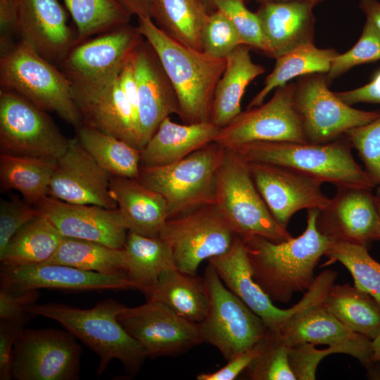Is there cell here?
Segmentation results:
<instances>
[{"instance_id":"obj_26","label":"cell","mask_w":380,"mask_h":380,"mask_svg":"<svg viewBox=\"0 0 380 380\" xmlns=\"http://www.w3.org/2000/svg\"><path fill=\"white\" fill-rule=\"evenodd\" d=\"M220 128L210 122L178 124L166 118L140 151V166L176 163L214 142Z\"/></svg>"},{"instance_id":"obj_8","label":"cell","mask_w":380,"mask_h":380,"mask_svg":"<svg viewBox=\"0 0 380 380\" xmlns=\"http://www.w3.org/2000/svg\"><path fill=\"white\" fill-rule=\"evenodd\" d=\"M143 39L138 27L128 23L77 42L59 62L75 103L107 88Z\"/></svg>"},{"instance_id":"obj_22","label":"cell","mask_w":380,"mask_h":380,"mask_svg":"<svg viewBox=\"0 0 380 380\" xmlns=\"http://www.w3.org/2000/svg\"><path fill=\"white\" fill-rule=\"evenodd\" d=\"M35 206L64 236L124 248L129 231L118 209L71 204L49 196Z\"/></svg>"},{"instance_id":"obj_15","label":"cell","mask_w":380,"mask_h":380,"mask_svg":"<svg viewBox=\"0 0 380 380\" xmlns=\"http://www.w3.org/2000/svg\"><path fill=\"white\" fill-rule=\"evenodd\" d=\"M324 73L300 77L296 82L295 106L303 118L308 144H322L380 117V110L351 107L328 88Z\"/></svg>"},{"instance_id":"obj_43","label":"cell","mask_w":380,"mask_h":380,"mask_svg":"<svg viewBox=\"0 0 380 380\" xmlns=\"http://www.w3.org/2000/svg\"><path fill=\"white\" fill-rule=\"evenodd\" d=\"M202 51L217 58H225L243 44L230 19L217 9L209 13L201 34Z\"/></svg>"},{"instance_id":"obj_24","label":"cell","mask_w":380,"mask_h":380,"mask_svg":"<svg viewBox=\"0 0 380 380\" xmlns=\"http://www.w3.org/2000/svg\"><path fill=\"white\" fill-rule=\"evenodd\" d=\"M277 334L288 346L310 343L349 347L366 369L372 365V341L341 323L322 302L296 313Z\"/></svg>"},{"instance_id":"obj_29","label":"cell","mask_w":380,"mask_h":380,"mask_svg":"<svg viewBox=\"0 0 380 380\" xmlns=\"http://www.w3.org/2000/svg\"><path fill=\"white\" fill-rule=\"evenodd\" d=\"M250 50V46L241 44L225 58L226 67L215 88L210 115V122L220 129L241 112L247 86L265 70L253 62Z\"/></svg>"},{"instance_id":"obj_20","label":"cell","mask_w":380,"mask_h":380,"mask_svg":"<svg viewBox=\"0 0 380 380\" xmlns=\"http://www.w3.org/2000/svg\"><path fill=\"white\" fill-rule=\"evenodd\" d=\"M0 281L1 288L13 291L39 289L70 291L136 289L126 272L103 274L46 262L1 265Z\"/></svg>"},{"instance_id":"obj_54","label":"cell","mask_w":380,"mask_h":380,"mask_svg":"<svg viewBox=\"0 0 380 380\" xmlns=\"http://www.w3.org/2000/svg\"><path fill=\"white\" fill-rule=\"evenodd\" d=\"M359 8L366 18L371 20L380 31V2L378 0H360Z\"/></svg>"},{"instance_id":"obj_53","label":"cell","mask_w":380,"mask_h":380,"mask_svg":"<svg viewBox=\"0 0 380 380\" xmlns=\"http://www.w3.org/2000/svg\"><path fill=\"white\" fill-rule=\"evenodd\" d=\"M137 17L151 18L152 0H118Z\"/></svg>"},{"instance_id":"obj_3","label":"cell","mask_w":380,"mask_h":380,"mask_svg":"<svg viewBox=\"0 0 380 380\" xmlns=\"http://www.w3.org/2000/svg\"><path fill=\"white\" fill-rule=\"evenodd\" d=\"M126 306L114 299H106L94 307L81 309L60 303H33L26 311L60 323L90 348L100 359L98 375L105 372L113 359L120 360L130 376L139 371L146 353L118 319Z\"/></svg>"},{"instance_id":"obj_6","label":"cell","mask_w":380,"mask_h":380,"mask_svg":"<svg viewBox=\"0 0 380 380\" xmlns=\"http://www.w3.org/2000/svg\"><path fill=\"white\" fill-rule=\"evenodd\" d=\"M1 89L14 91L45 111L56 113L76 128L82 117L63 72L25 42L1 53Z\"/></svg>"},{"instance_id":"obj_38","label":"cell","mask_w":380,"mask_h":380,"mask_svg":"<svg viewBox=\"0 0 380 380\" xmlns=\"http://www.w3.org/2000/svg\"><path fill=\"white\" fill-rule=\"evenodd\" d=\"M44 262L103 274L126 272L124 248H114L98 242L66 236L52 257Z\"/></svg>"},{"instance_id":"obj_33","label":"cell","mask_w":380,"mask_h":380,"mask_svg":"<svg viewBox=\"0 0 380 380\" xmlns=\"http://www.w3.org/2000/svg\"><path fill=\"white\" fill-rule=\"evenodd\" d=\"M209 13L201 0H152L151 18L177 42L201 51V34Z\"/></svg>"},{"instance_id":"obj_25","label":"cell","mask_w":380,"mask_h":380,"mask_svg":"<svg viewBox=\"0 0 380 380\" xmlns=\"http://www.w3.org/2000/svg\"><path fill=\"white\" fill-rule=\"evenodd\" d=\"M315 6L300 1L260 4L256 13L261 24L265 53L276 58L300 46L312 43Z\"/></svg>"},{"instance_id":"obj_46","label":"cell","mask_w":380,"mask_h":380,"mask_svg":"<svg viewBox=\"0 0 380 380\" xmlns=\"http://www.w3.org/2000/svg\"><path fill=\"white\" fill-rule=\"evenodd\" d=\"M334 353H345L357 359V353L352 348L344 346H331L319 350L315 345L303 343L289 348V360L291 369L298 380H314L320 361Z\"/></svg>"},{"instance_id":"obj_37","label":"cell","mask_w":380,"mask_h":380,"mask_svg":"<svg viewBox=\"0 0 380 380\" xmlns=\"http://www.w3.org/2000/svg\"><path fill=\"white\" fill-rule=\"evenodd\" d=\"M77 137L84 149L111 176L137 179L140 151L126 141L81 124Z\"/></svg>"},{"instance_id":"obj_2","label":"cell","mask_w":380,"mask_h":380,"mask_svg":"<svg viewBox=\"0 0 380 380\" xmlns=\"http://www.w3.org/2000/svg\"><path fill=\"white\" fill-rule=\"evenodd\" d=\"M138 29L153 47L176 91L184 124L210 122L217 84L226 59L186 46L164 33L151 18L138 17Z\"/></svg>"},{"instance_id":"obj_42","label":"cell","mask_w":380,"mask_h":380,"mask_svg":"<svg viewBox=\"0 0 380 380\" xmlns=\"http://www.w3.org/2000/svg\"><path fill=\"white\" fill-rule=\"evenodd\" d=\"M380 60V31L366 18L362 32L357 43L344 53H338L332 60L325 74L328 84L352 68Z\"/></svg>"},{"instance_id":"obj_7","label":"cell","mask_w":380,"mask_h":380,"mask_svg":"<svg viewBox=\"0 0 380 380\" xmlns=\"http://www.w3.org/2000/svg\"><path fill=\"white\" fill-rule=\"evenodd\" d=\"M215 205L235 234L259 236L274 242L292 236L272 215L252 178L248 162L224 148L216 182Z\"/></svg>"},{"instance_id":"obj_55","label":"cell","mask_w":380,"mask_h":380,"mask_svg":"<svg viewBox=\"0 0 380 380\" xmlns=\"http://www.w3.org/2000/svg\"><path fill=\"white\" fill-rule=\"evenodd\" d=\"M378 361H380V334L372 340V353L371 356L372 365L374 362Z\"/></svg>"},{"instance_id":"obj_9","label":"cell","mask_w":380,"mask_h":380,"mask_svg":"<svg viewBox=\"0 0 380 380\" xmlns=\"http://www.w3.org/2000/svg\"><path fill=\"white\" fill-rule=\"evenodd\" d=\"M213 265L224 284L238 296L272 332L278 333L296 313L321 303L337 277V272L326 270L315 277L302 299L288 309H280L257 284L253 277L246 248L236 236L231 248L225 253L211 258Z\"/></svg>"},{"instance_id":"obj_39","label":"cell","mask_w":380,"mask_h":380,"mask_svg":"<svg viewBox=\"0 0 380 380\" xmlns=\"http://www.w3.org/2000/svg\"><path fill=\"white\" fill-rule=\"evenodd\" d=\"M76 26L77 42L129 23L132 14L118 0H63Z\"/></svg>"},{"instance_id":"obj_11","label":"cell","mask_w":380,"mask_h":380,"mask_svg":"<svg viewBox=\"0 0 380 380\" xmlns=\"http://www.w3.org/2000/svg\"><path fill=\"white\" fill-rule=\"evenodd\" d=\"M236 237L215 204L168 219L160 234L171 251L175 267L189 274H196L203 261L227 252Z\"/></svg>"},{"instance_id":"obj_50","label":"cell","mask_w":380,"mask_h":380,"mask_svg":"<svg viewBox=\"0 0 380 380\" xmlns=\"http://www.w3.org/2000/svg\"><path fill=\"white\" fill-rule=\"evenodd\" d=\"M258 352V344L252 349L241 353L227 361L221 369L212 373L197 375L198 380H234L245 371Z\"/></svg>"},{"instance_id":"obj_12","label":"cell","mask_w":380,"mask_h":380,"mask_svg":"<svg viewBox=\"0 0 380 380\" xmlns=\"http://www.w3.org/2000/svg\"><path fill=\"white\" fill-rule=\"evenodd\" d=\"M69 139L48 115L20 94L0 90L1 153L58 159Z\"/></svg>"},{"instance_id":"obj_21","label":"cell","mask_w":380,"mask_h":380,"mask_svg":"<svg viewBox=\"0 0 380 380\" xmlns=\"http://www.w3.org/2000/svg\"><path fill=\"white\" fill-rule=\"evenodd\" d=\"M334 196L319 210L316 226L332 241H346L368 248L379 241V216L372 190L336 188Z\"/></svg>"},{"instance_id":"obj_51","label":"cell","mask_w":380,"mask_h":380,"mask_svg":"<svg viewBox=\"0 0 380 380\" xmlns=\"http://www.w3.org/2000/svg\"><path fill=\"white\" fill-rule=\"evenodd\" d=\"M336 94L341 100L350 106L357 103H380V69L365 85Z\"/></svg>"},{"instance_id":"obj_19","label":"cell","mask_w":380,"mask_h":380,"mask_svg":"<svg viewBox=\"0 0 380 380\" xmlns=\"http://www.w3.org/2000/svg\"><path fill=\"white\" fill-rule=\"evenodd\" d=\"M138 93L139 147L141 151L164 119L179 115L175 88L153 47L144 38L131 53Z\"/></svg>"},{"instance_id":"obj_41","label":"cell","mask_w":380,"mask_h":380,"mask_svg":"<svg viewBox=\"0 0 380 380\" xmlns=\"http://www.w3.org/2000/svg\"><path fill=\"white\" fill-rule=\"evenodd\" d=\"M289 348L270 330L258 343V352L245 370L253 380H296L289 360Z\"/></svg>"},{"instance_id":"obj_48","label":"cell","mask_w":380,"mask_h":380,"mask_svg":"<svg viewBox=\"0 0 380 380\" xmlns=\"http://www.w3.org/2000/svg\"><path fill=\"white\" fill-rule=\"evenodd\" d=\"M38 290L13 291L0 288V319L24 325L29 319L26 306L35 303Z\"/></svg>"},{"instance_id":"obj_14","label":"cell","mask_w":380,"mask_h":380,"mask_svg":"<svg viewBox=\"0 0 380 380\" xmlns=\"http://www.w3.org/2000/svg\"><path fill=\"white\" fill-rule=\"evenodd\" d=\"M82 350L68 331L22 329L12 356L15 380H77Z\"/></svg>"},{"instance_id":"obj_31","label":"cell","mask_w":380,"mask_h":380,"mask_svg":"<svg viewBox=\"0 0 380 380\" xmlns=\"http://www.w3.org/2000/svg\"><path fill=\"white\" fill-rule=\"evenodd\" d=\"M126 273L147 300L154 291L161 274L175 267L171 251L160 238L128 232L124 246Z\"/></svg>"},{"instance_id":"obj_34","label":"cell","mask_w":380,"mask_h":380,"mask_svg":"<svg viewBox=\"0 0 380 380\" xmlns=\"http://www.w3.org/2000/svg\"><path fill=\"white\" fill-rule=\"evenodd\" d=\"M56 159L1 153L0 182L4 191H19L34 205L48 196Z\"/></svg>"},{"instance_id":"obj_28","label":"cell","mask_w":380,"mask_h":380,"mask_svg":"<svg viewBox=\"0 0 380 380\" xmlns=\"http://www.w3.org/2000/svg\"><path fill=\"white\" fill-rule=\"evenodd\" d=\"M75 104L82 124L114 136L139 150L137 117L120 87L119 75L107 88Z\"/></svg>"},{"instance_id":"obj_27","label":"cell","mask_w":380,"mask_h":380,"mask_svg":"<svg viewBox=\"0 0 380 380\" xmlns=\"http://www.w3.org/2000/svg\"><path fill=\"white\" fill-rule=\"evenodd\" d=\"M110 185L128 231L144 236L160 238L168 219L164 198L137 179L112 176Z\"/></svg>"},{"instance_id":"obj_17","label":"cell","mask_w":380,"mask_h":380,"mask_svg":"<svg viewBox=\"0 0 380 380\" xmlns=\"http://www.w3.org/2000/svg\"><path fill=\"white\" fill-rule=\"evenodd\" d=\"M111 177L75 137L69 139L66 151L57 159L48 196L71 204L118 209L110 191Z\"/></svg>"},{"instance_id":"obj_45","label":"cell","mask_w":380,"mask_h":380,"mask_svg":"<svg viewBox=\"0 0 380 380\" xmlns=\"http://www.w3.org/2000/svg\"><path fill=\"white\" fill-rule=\"evenodd\" d=\"M244 0H216V10L222 11L232 22L241 42L265 53L261 24L256 13L251 12Z\"/></svg>"},{"instance_id":"obj_10","label":"cell","mask_w":380,"mask_h":380,"mask_svg":"<svg viewBox=\"0 0 380 380\" xmlns=\"http://www.w3.org/2000/svg\"><path fill=\"white\" fill-rule=\"evenodd\" d=\"M204 280L209 308L198 324L203 342L215 346L227 361L255 347L269 333L262 320L222 282L210 263Z\"/></svg>"},{"instance_id":"obj_57","label":"cell","mask_w":380,"mask_h":380,"mask_svg":"<svg viewBox=\"0 0 380 380\" xmlns=\"http://www.w3.org/2000/svg\"><path fill=\"white\" fill-rule=\"evenodd\" d=\"M257 2L262 4L265 2H279V1H306L311 3L316 6L317 4L321 3L324 0H255Z\"/></svg>"},{"instance_id":"obj_35","label":"cell","mask_w":380,"mask_h":380,"mask_svg":"<svg viewBox=\"0 0 380 380\" xmlns=\"http://www.w3.org/2000/svg\"><path fill=\"white\" fill-rule=\"evenodd\" d=\"M64 236L41 213L22 227L12 238L0 258L1 265L24 266L49 260Z\"/></svg>"},{"instance_id":"obj_52","label":"cell","mask_w":380,"mask_h":380,"mask_svg":"<svg viewBox=\"0 0 380 380\" xmlns=\"http://www.w3.org/2000/svg\"><path fill=\"white\" fill-rule=\"evenodd\" d=\"M16 0H0V46L1 53L9 49L15 43L12 34L16 32Z\"/></svg>"},{"instance_id":"obj_49","label":"cell","mask_w":380,"mask_h":380,"mask_svg":"<svg viewBox=\"0 0 380 380\" xmlns=\"http://www.w3.org/2000/svg\"><path fill=\"white\" fill-rule=\"evenodd\" d=\"M23 325L7 321L0 324V379H12V356L14 344Z\"/></svg>"},{"instance_id":"obj_36","label":"cell","mask_w":380,"mask_h":380,"mask_svg":"<svg viewBox=\"0 0 380 380\" xmlns=\"http://www.w3.org/2000/svg\"><path fill=\"white\" fill-rule=\"evenodd\" d=\"M338 54L333 49H319L312 42L276 58L274 67L267 77L264 87L252 99L247 108L261 105L273 89L285 85L294 77L313 73L326 74Z\"/></svg>"},{"instance_id":"obj_56","label":"cell","mask_w":380,"mask_h":380,"mask_svg":"<svg viewBox=\"0 0 380 380\" xmlns=\"http://www.w3.org/2000/svg\"><path fill=\"white\" fill-rule=\"evenodd\" d=\"M374 196L379 216V241H380V186H377Z\"/></svg>"},{"instance_id":"obj_18","label":"cell","mask_w":380,"mask_h":380,"mask_svg":"<svg viewBox=\"0 0 380 380\" xmlns=\"http://www.w3.org/2000/svg\"><path fill=\"white\" fill-rule=\"evenodd\" d=\"M253 182L276 222L287 229L291 217L303 209L322 210L329 198L322 182L299 172L266 163L248 162Z\"/></svg>"},{"instance_id":"obj_32","label":"cell","mask_w":380,"mask_h":380,"mask_svg":"<svg viewBox=\"0 0 380 380\" xmlns=\"http://www.w3.org/2000/svg\"><path fill=\"white\" fill-rule=\"evenodd\" d=\"M322 303L352 331L372 341L380 334V305L356 286L334 284Z\"/></svg>"},{"instance_id":"obj_16","label":"cell","mask_w":380,"mask_h":380,"mask_svg":"<svg viewBox=\"0 0 380 380\" xmlns=\"http://www.w3.org/2000/svg\"><path fill=\"white\" fill-rule=\"evenodd\" d=\"M118 319L139 343L147 357L179 355L203 343L198 324L179 317L155 300L137 307H125Z\"/></svg>"},{"instance_id":"obj_30","label":"cell","mask_w":380,"mask_h":380,"mask_svg":"<svg viewBox=\"0 0 380 380\" xmlns=\"http://www.w3.org/2000/svg\"><path fill=\"white\" fill-rule=\"evenodd\" d=\"M148 300L159 301L179 317L196 324L204 319L209 308L204 278L184 273L175 267L161 274Z\"/></svg>"},{"instance_id":"obj_4","label":"cell","mask_w":380,"mask_h":380,"mask_svg":"<svg viewBox=\"0 0 380 380\" xmlns=\"http://www.w3.org/2000/svg\"><path fill=\"white\" fill-rule=\"evenodd\" d=\"M345 134L322 144L253 141L233 151L248 162H260L292 169L336 188L372 190L376 185L354 160Z\"/></svg>"},{"instance_id":"obj_1","label":"cell","mask_w":380,"mask_h":380,"mask_svg":"<svg viewBox=\"0 0 380 380\" xmlns=\"http://www.w3.org/2000/svg\"><path fill=\"white\" fill-rule=\"evenodd\" d=\"M319 211L307 210L305 231L285 241L255 235L240 237L253 279L272 301L289 303L295 293H305L312 285L315 268L333 241L317 228Z\"/></svg>"},{"instance_id":"obj_44","label":"cell","mask_w":380,"mask_h":380,"mask_svg":"<svg viewBox=\"0 0 380 380\" xmlns=\"http://www.w3.org/2000/svg\"><path fill=\"white\" fill-rule=\"evenodd\" d=\"M352 148L357 150L364 169L376 186H380V117L345 133Z\"/></svg>"},{"instance_id":"obj_58","label":"cell","mask_w":380,"mask_h":380,"mask_svg":"<svg viewBox=\"0 0 380 380\" xmlns=\"http://www.w3.org/2000/svg\"><path fill=\"white\" fill-rule=\"evenodd\" d=\"M216 0H201L205 5L208 13H210L216 10L215 6V2ZM246 1V0H244Z\"/></svg>"},{"instance_id":"obj_5","label":"cell","mask_w":380,"mask_h":380,"mask_svg":"<svg viewBox=\"0 0 380 380\" xmlns=\"http://www.w3.org/2000/svg\"><path fill=\"white\" fill-rule=\"evenodd\" d=\"M224 153V148L211 142L176 163L140 166L137 179L164 198L168 219L172 218L215 204L217 175Z\"/></svg>"},{"instance_id":"obj_23","label":"cell","mask_w":380,"mask_h":380,"mask_svg":"<svg viewBox=\"0 0 380 380\" xmlns=\"http://www.w3.org/2000/svg\"><path fill=\"white\" fill-rule=\"evenodd\" d=\"M16 32L51 63L59 62L77 43L58 0H16Z\"/></svg>"},{"instance_id":"obj_13","label":"cell","mask_w":380,"mask_h":380,"mask_svg":"<svg viewBox=\"0 0 380 380\" xmlns=\"http://www.w3.org/2000/svg\"><path fill=\"white\" fill-rule=\"evenodd\" d=\"M295 90V82L277 87L268 101L246 108L221 128L214 142L230 150L253 141L308 144Z\"/></svg>"},{"instance_id":"obj_47","label":"cell","mask_w":380,"mask_h":380,"mask_svg":"<svg viewBox=\"0 0 380 380\" xmlns=\"http://www.w3.org/2000/svg\"><path fill=\"white\" fill-rule=\"evenodd\" d=\"M41 211L16 196L0 201V258L5 253L13 236Z\"/></svg>"},{"instance_id":"obj_40","label":"cell","mask_w":380,"mask_h":380,"mask_svg":"<svg viewBox=\"0 0 380 380\" xmlns=\"http://www.w3.org/2000/svg\"><path fill=\"white\" fill-rule=\"evenodd\" d=\"M329 262L338 261L349 271L354 286L372 296L380 305V263L365 246L333 241L324 254Z\"/></svg>"}]
</instances>
